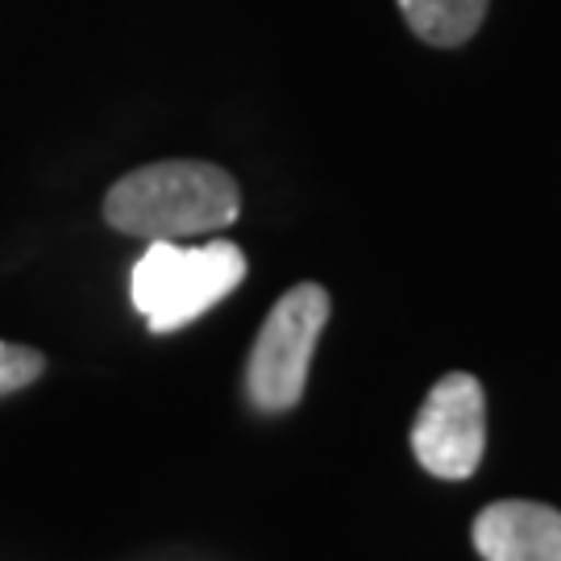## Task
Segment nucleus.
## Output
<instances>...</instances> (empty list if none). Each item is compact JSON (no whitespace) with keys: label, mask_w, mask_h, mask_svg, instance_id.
I'll use <instances>...</instances> for the list:
<instances>
[{"label":"nucleus","mask_w":561,"mask_h":561,"mask_svg":"<svg viewBox=\"0 0 561 561\" xmlns=\"http://www.w3.org/2000/svg\"><path fill=\"white\" fill-rule=\"evenodd\" d=\"M241 217V192L217 162L167 159L129 171L104 196V221L146 241L221 233Z\"/></svg>","instance_id":"f257e3e1"},{"label":"nucleus","mask_w":561,"mask_h":561,"mask_svg":"<svg viewBox=\"0 0 561 561\" xmlns=\"http://www.w3.org/2000/svg\"><path fill=\"white\" fill-rule=\"evenodd\" d=\"M245 279V254L233 241H150L129 271V300L150 333H180L208 308L233 296Z\"/></svg>","instance_id":"f03ea898"},{"label":"nucleus","mask_w":561,"mask_h":561,"mask_svg":"<svg viewBox=\"0 0 561 561\" xmlns=\"http://www.w3.org/2000/svg\"><path fill=\"white\" fill-rule=\"evenodd\" d=\"M329 312L333 300L321 283H296L271 308L245 366V396L259 412H287L304 400L308 366L329 324Z\"/></svg>","instance_id":"7ed1b4c3"},{"label":"nucleus","mask_w":561,"mask_h":561,"mask_svg":"<svg viewBox=\"0 0 561 561\" xmlns=\"http://www.w3.org/2000/svg\"><path fill=\"white\" fill-rule=\"evenodd\" d=\"M486 449V396L466 370H449L433 382L412 424V454L433 479H470Z\"/></svg>","instance_id":"20e7f679"},{"label":"nucleus","mask_w":561,"mask_h":561,"mask_svg":"<svg viewBox=\"0 0 561 561\" xmlns=\"http://www.w3.org/2000/svg\"><path fill=\"white\" fill-rule=\"evenodd\" d=\"M470 537L482 561H561V512L549 503L500 500L482 507Z\"/></svg>","instance_id":"39448f33"},{"label":"nucleus","mask_w":561,"mask_h":561,"mask_svg":"<svg viewBox=\"0 0 561 561\" xmlns=\"http://www.w3.org/2000/svg\"><path fill=\"white\" fill-rule=\"evenodd\" d=\"M408 30L428 46H466L482 30L491 0H396Z\"/></svg>","instance_id":"423d86ee"},{"label":"nucleus","mask_w":561,"mask_h":561,"mask_svg":"<svg viewBox=\"0 0 561 561\" xmlns=\"http://www.w3.org/2000/svg\"><path fill=\"white\" fill-rule=\"evenodd\" d=\"M42 370H46V358L38 350L18 345V341H0V400L30 387V382H38Z\"/></svg>","instance_id":"0eeeda50"}]
</instances>
